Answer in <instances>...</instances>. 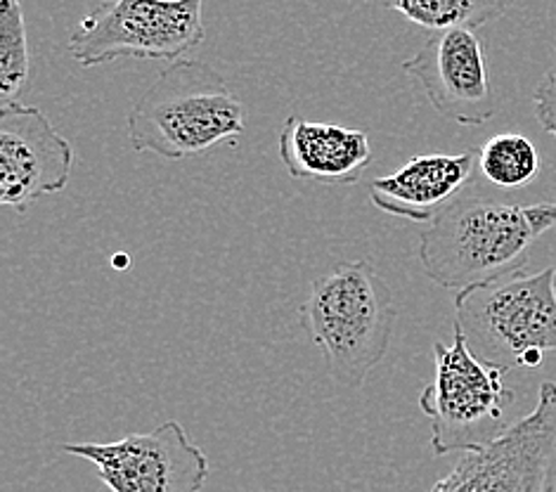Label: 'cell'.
I'll return each mask as SVG.
<instances>
[{"mask_svg":"<svg viewBox=\"0 0 556 492\" xmlns=\"http://www.w3.org/2000/svg\"><path fill=\"white\" fill-rule=\"evenodd\" d=\"M429 492H556V383L493 445L462 455Z\"/></svg>","mask_w":556,"mask_h":492,"instance_id":"cell-7","label":"cell"},{"mask_svg":"<svg viewBox=\"0 0 556 492\" xmlns=\"http://www.w3.org/2000/svg\"><path fill=\"white\" fill-rule=\"evenodd\" d=\"M244 104L225 78L202 60H178L159 72L128 114V136L136 152L164 159L200 156L242 136Z\"/></svg>","mask_w":556,"mask_h":492,"instance_id":"cell-3","label":"cell"},{"mask_svg":"<svg viewBox=\"0 0 556 492\" xmlns=\"http://www.w3.org/2000/svg\"><path fill=\"white\" fill-rule=\"evenodd\" d=\"M206 38L202 0H110L74 26L67 50L81 66L122 58L178 62Z\"/></svg>","mask_w":556,"mask_h":492,"instance_id":"cell-6","label":"cell"},{"mask_svg":"<svg viewBox=\"0 0 556 492\" xmlns=\"http://www.w3.org/2000/svg\"><path fill=\"white\" fill-rule=\"evenodd\" d=\"M556 225V204L453 199L419 232L417 256L435 287L455 291L521 273L538 239Z\"/></svg>","mask_w":556,"mask_h":492,"instance_id":"cell-1","label":"cell"},{"mask_svg":"<svg viewBox=\"0 0 556 492\" xmlns=\"http://www.w3.org/2000/svg\"><path fill=\"white\" fill-rule=\"evenodd\" d=\"M67 455L88 459L112 492H202L208 459L178 421L114 443H64Z\"/></svg>","mask_w":556,"mask_h":492,"instance_id":"cell-8","label":"cell"},{"mask_svg":"<svg viewBox=\"0 0 556 492\" xmlns=\"http://www.w3.org/2000/svg\"><path fill=\"white\" fill-rule=\"evenodd\" d=\"M479 150L459 154H417L391 176L369 182V199L383 214L431 223L471 180Z\"/></svg>","mask_w":556,"mask_h":492,"instance_id":"cell-11","label":"cell"},{"mask_svg":"<svg viewBox=\"0 0 556 492\" xmlns=\"http://www.w3.org/2000/svg\"><path fill=\"white\" fill-rule=\"evenodd\" d=\"M429 98L431 108L459 126H483L495 114L483 46L476 31L431 34L413 58L403 62Z\"/></svg>","mask_w":556,"mask_h":492,"instance_id":"cell-10","label":"cell"},{"mask_svg":"<svg viewBox=\"0 0 556 492\" xmlns=\"http://www.w3.org/2000/svg\"><path fill=\"white\" fill-rule=\"evenodd\" d=\"M383 8L399 12L433 34L476 31L507 12V5L497 0H393L383 3Z\"/></svg>","mask_w":556,"mask_h":492,"instance_id":"cell-13","label":"cell"},{"mask_svg":"<svg viewBox=\"0 0 556 492\" xmlns=\"http://www.w3.org/2000/svg\"><path fill=\"white\" fill-rule=\"evenodd\" d=\"M104 492H112V490H104Z\"/></svg>","mask_w":556,"mask_h":492,"instance_id":"cell-18","label":"cell"},{"mask_svg":"<svg viewBox=\"0 0 556 492\" xmlns=\"http://www.w3.org/2000/svg\"><path fill=\"white\" fill-rule=\"evenodd\" d=\"M533 108L542 130L556 138V64L540 78V84L535 86Z\"/></svg>","mask_w":556,"mask_h":492,"instance_id":"cell-16","label":"cell"},{"mask_svg":"<svg viewBox=\"0 0 556 492\" xmlns=\"http://www.w3.org/2000/svg\"><path fill=\"white\" fill-rule=\"evenodd\" d=\"M554 289H556V275H554Z\"/></svg>","mask_w":556,"mask_h":492,"instance_id":"cell-17","label":"cell"},{"mask_svg":"<svg viewBox=\"0 0 556 492\" xmlns=\"http://www.w3.org/2000/svg\"><path fill=\"white\" fill-rule=\"evenodd\" d=\"M76 154L50 118L29 104L0 110V202L26 211L38 197L67 188Z\"/></svg>","mask_w":556,"mask_h":492,"instance_id":"cell-9","label":"cell"},{"mask_svg":"<svg viewBox=\"0 0 556 492\" xmlns=\"http://www.w3.org/2000/svg\"><path fill=\"white\" fill-rule=\"evenodd\" d=\"M453 337L450 345L433 341L435 371L419 395V409L431 421V450L439 457L479 452L511 429L507 407L514 393L505 386V371L481 363L457 327Z\"/></svg>","mask_w":556,"mask_h":492,"instance_id":"cell-5","label":"cell"},{"mask_svg":"<svg viewBox=\"0 0 556 492\" xmlns=\"http://www.w3.org/2000/svg\"><path fill=\"white\" fill-rule=\"evenodd\" d=\"M479 168L497 188H523L540 173V152L521 133H500L479 150Z\"/></svg>","mask_w":556,"mask_h":492,"instance_id":"cell-14","label":"cell"},{"mask_svg":"<svg viewBox=\"0 0 556 492\" xmlns=\"http://www.w3.org/2000/svg\"><path fill=\"white\" fill-rule=\"evenodd\" d=\"M393 291L372 263L343 261L320 275L301 305V325L323 351L329 375L361 389L391 349Z\"/></svg>","mask_w":556,"mask_h":492,"instance_id":"cell-2","label":"cell"},{"mask_svg":"<svg viewBox=\"0 0 556 492\" xmlns=\"http://www.w3.org/2000/svg\"><path fill=\"white\" fill-rule=\"evenodd\" d=\"M280 159L291 178L353 185L372 164L365 130L306 122L291 114L280 130Z\"/></svg>","mask_w":556,"mask_h":492,"instance_id":"cell-12","label":"cell"},{"mask_svg":"<svg viewBox=\"0 0 556 492\" xmlns=\"http://www.w3.org/2000/svg\"><path fill=\"white\" fill-rule=\"evenodd\" d=\"M29 41H26L24 10L17 0L0 3V102L3 108L20 104L29 86Z\"/></svg>","mask_w":556,"mask_h":492,"instance_id":"cell-15","label":"cell"},{"mask_svg":"<svg viewBox=\"0 0 556 492\" xmlns=\"http://www.w3.org/2000/svg\"><path fill=\"white\" fill-rule=\"evenodd\" d=\"M554 275L521 270L455 294V327L481 363L507 375L556 351Z\"/></svg>","mask_w":556,"mask_h":492,"instance_id":"cell-4","label":"cell"}]
</instances>
